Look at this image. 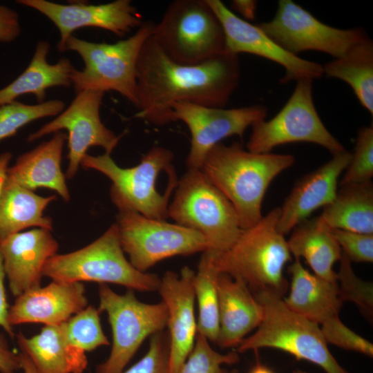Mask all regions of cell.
<instances>
[{
    "label": "cell",
    "instance_id": "4dcf8cb0",
    "mask_svg": "<svg viewBox=\"0 0 373 373\" xmlns=\"http://www.w3.org/2000/svg\"><path fill=\"white\" fill-rule=\"evenodd\" d=\"M214 251L202 255L193 278L195 298L198 303L197 334L216 343L219 332L218 277L213 263Z\"/></svg>",
    "mask_w": 373,
    "mask_h": 373
},
{
    "label": "cell",
    "instance_id": "e575fe53",
    "mask_svg": "<svg viewBox=\"0 0 373 373\" xmlns=\"http://www.w3.org/2000/svg\"><path fill=\"white\" fill-rule=\"evenodd\" d=\"M238 360L236 351L221 354L212 348L207 338L197 334L191 352L173 373H228L222 365L234 364Z\"/></svg>",
    "mask_w": 373,
    "mask_h": 373
},
{
    "label": "cell",
    "instance_id": "bcb514c9",
    "mask_svg": "<svg viewBox=\"0 0 373 373\" xmlns=\"http://www.w3.org/2000/svg\"><path fill=\"white\" fill-rule=\"evenodd\" d=\"M293 373H307V372L302 371L300 370H296L294 371Z\"/></svg>",
    "mask_w": 373,
    "mask_h": 373
},
{
    "label": "cell",
    "instance_id": "7402d4cb",
    "mask_svg": "<svg viewBox=\"0 0 373 373\" xmlns=\"http://www.w3.org/2000/svg\"><path fill=\"white\" fill-rule=\"evenodd\" d=\"M219 332L216 344L227 348L238 346L260 323V303L242 281L226 274L218 277Z\"/></svg>",
    "mask_w": 373,
    "mask_h": 373
},
{
    "label": "cell",
    "instance_id": "83f0119b",
    "mask_svg": "<svg viewBox=\"0 0 373 373\" xmlns=\"http://www.w3.org/2000/svg\"><path fill=\"white\" fill-rule=\"evenodd\" d=\"M287 242L295 259L303 258L313 274L329 282H336L334 265L339 261L342 251L329 227L320 218L306 219L296 227Z\"/></svg>",
    "mask_w": 373,
    "mask_h": 373
},
{
    "label": "cell",
    "instance_id": "52a82bcc",
    "mask_svg": "<svg viewBox=\"0 0 373 373\" xmlns=\"http://www.w3.org/2000/svg\"><path fill=\"white\" fill-rule=\"evenodd\" d=\"M173 153L168 149L154 146L131 168L119 166L111 155L86 154L81 164L84 169L98 171L112 182L110 196L119 211H135L145 217L166 220L171 192L161 193L159 178L175 172Z\"/></svg>",
    "mask_w": 373,
    "mask_h": 373
},
{
    "label": "cell",
    "instance_id": "f6af8a7d",
    "mask_svg": "<svg viewBox=\"0 0 373 373\" xmlns=\"http://www.w3.org/2000/svg\"><path fill=\"white\" fill-rule=\"evenodd\" d=\"M249 373H274V372L267 366L258 363L254 366Z\"/></svg>",
    "mask_w": 373,
    "mask_h": 373
},
{
    "label": "cell",
    "instance_id": "f35d334b",
    "mask_svg": "<svg viewBox=\"0 0 373 373\" xmlns=\"http://www.w3.org/2000/svg\"><path fill=\"white\" fill-rule=\"evenodd\" d=\"M330 229L342 253L347 256L350 262H373V234Z\"/></svg>",
    "mask_w": 373,
    "mask_h": 373
},
{
    "label": "cell",
    "instance_id": "2e32d148",
    "mask_svg": "<svg viewBox=\"0 0 373 373\" xmlns=\"http://www.w3.org/2000/svg\"><path fill=\"white\" fill-rule=\"evenodd\" d=\"M16 2L38 11L54 23L60 35L57 44L59 52H64L67 39L79 28H98L122 37L143 23L142 15L130 0L98 5L82 2L61 4L46 0Z\"/></svg>",
    "mask_w": 373,
    "mask_h": 373
},
{
    "label": "cell",
    "instance_id": "8d00e7d4",
    "mask_svg": "<svg viewBox=\"0 0 373 373\" xmlns=\"http://www.w3.org/2000/svg\"><path fill=\"white\" fill-rule=\"evenodd\" d=\"M121 373H170L168 332L164 330L151 336L149 349L144 356Z\"/></svg>",
    "mask_w": 373,
    "mask_h": 373
},
{
    "label": "cell",
    "instance_id": "7c38bea8",
    "mask_svg": "<svg viewBox=\"0 0 373 373\" xmlns=\"http://www.w3.org/2000/svg\"><path fill=\"white\" fill-rule=\"evenodd\" d=\"M115 224L124 252L141 272L162 260L209 249L204 236L198 231L135 211H119Z\"/></svg>",
    "mask_w": 373,
    "mask_h": 373
},
{
    "label": "cell",
    "instance_id": "f1b7e54d",
    "mask_svg": "<svg viewBox=\"0 0 373 373\" xmlns=\"http://www.w3.org/2000/svg\"><path fill=\"white\" fill-rule=\"evenodd\" d=\"M319 218L330 228L373 234L372 181L340 186Z\"/></svg>",
    "mask_w": 373,
    "mask_h": 373
},
{
    "label": "cell",
    "instance_id": "d6986e66",
    "mask_svg": "<svg viewBox=\"0 0 373 373\" xmlns=\"http://www.w3.org/2000/svg\"><path fill=\"white\" fill-rule=\"evenodd\" d=\"M50 231L37 227L14 233L0 242L6 278L15 298L41 286L45 265L59 249Z\"/></svg>",
    "mask_w": 373,
    "mask_h": 373
},
{
    "label": "cell",
    "instance_id": "9a60e30c",
    "mask_svg": "<svg viewBox=\"0 0 373 373\" xmlns=\"http://www.w3.org/2000/svg\"><path fill=\"white\" fill-rule=\"evenodd\" d=\"M172 111L173 121L184 122L191 133L186 160L189 169H201L213 146L229 137L242 138L248 127L267 117V108L262 105L224 108L178 102L173 105Z\"/></svg>",
    "mask_w": 373,
    "mask_h": 373
},
{
    "label": "cell",
    "instance_id": "5bb4252c",
    "mask_svg": "<svg viewBox=\"0 0 373 373\" xmlns=\"http://www.w3.org/2000/svg\"><path fill=\"white\" fill-rule=\"evenodd\" d=\"M104 95V93L93 90L76 93L68 108L28 137V142H32L50 133L61 130L68 131V165L65 176L68 179L75 175L89 148L99 146L111 155L122 137V135H115L101 120L99 111Z\"/></svg>",
    "mask_w": 373,
    "mask_h": 373
},
{
    "label": "cell",
    "instance_id": "ffe728a7",
    "mask_svg": "<svg viewBox=\"0 0 373 373\" xmlns=\"http://www.w3.org/2000/svg\"><path fill=\"white\" fill-rule=\"evenodd\" d=\"M351 157L352 153L346 150L334 153L328 162L295 184L280 207L277 229L280 233H288L313 211L333 201L338 191V178Z\"/></svg>",
    "mask_w": 373,
    "mask_h": 373
},
{
    "label": "cell",
    "instance_id": "ba28073f",
    "mask_svg": "<svg viewBox=\"0 0 373 373\" xmlns=\"http://www.w3.org/2000/svg\"><path fill=\"white\" fill-rule=\"evenodd\" d=\"M175 189L169 206V217L177 224L202 234L208 250L216 253L227 250L242 230L227 198L200 169H189Z\"/></svg>",
    "mask_w": 373,
    "mask_h": 373
},
{
    "label": "cell",
    "instance_id": "8fae6325",
    "mask_svg": "<svg viewBox=\"0 0 373 373\" xmlns=\"http://www.w3.org/2000/svg\"><path fill=\"white\" fill-rule=\"evenodd\" d=\"M281 110L269 120L254 124L247 149L268 153L276 146L294 142L316 144L332 154L345 150L327 129L315 108L312 80L302 79Z\"/></svg>",
    "mask_w": 373,
    "mask_h": 373
},
{
    "label": "cell",
    "instance_id": "1f68e13d",
    "mask_svg": "<svg viewBox=\"0 0 373 373\" xmlns=\"http://www.w3.org/2000/svg\"><path fill=\"white\" fill-rule=\"evenodd\" d=\"M65 109V103L50 99L36 104L17 100L0 106V141L13 136L23 126L47 117L56 116Z\"/></svg>",
    "mask_w": 373,
    "mask_h": 373
},
{
    "label": "cell",
    "instance_id": "e0dca14e",
    "mask_svg": "<svg viewBox=\"0 0 373 373\" xmlns=\"http://www.w3.org/2000/svg\"><path fill=\"white\" fill-rule=\"evenodd\" d=\"M220 20L225 35L226 50L234 55H255L278 64L285 69L281 82L323 75V66L294 55L278 46L259 26L242 19L220 0H207Z\"/></svg>",
    "mask_w": 373,
    "mask_h": 373
},
{
    "label": "cell",
    "instance_id": "ee69618b",
    "mask_svg": "<svg viewBox=\"0 0 373 373\" xmlns=\"http://www.w3.org/2000/svg\"><path fill=\"white\" fill-rule=\"evenodd\" d=\"M18 354L23 373H39L31 360L25 353L20 351Z\"/></svg>",
    "mask_w": 373,
    "mask_h": 373
},
{
    "label": "cell",
    "instance_id": "7dc6e473",
    "mask_svg": "<svg viewBox=\"0 0 373 373\" xmlns=\"http://www.w3.org/2000/svg\"><path fill=\"white\" fill-rule=\"evenodd\" d=\"M228 373H238V370L234 369L233 370H231L230 372H228Z\"/></svg>",
    "mask_w": 373,
    "mask_h": 373
},
{
    "label": "cell",
    "instance_id": "b9f144b4",
    "mask_svg": "<svg viewBox=\"0 0 373 373\" xmlns=\"http://www.w3.org/2000/svg\"><path fill=\"white\" fill-rule=\"evenodd\" d=\"M6 274L4 271L3 259L0 254V327L12 338L15 336L12 326L9 323L8 314L10 306L7 301L5 288Z\"/></svg>",
    "mask_w": 373,
    "mask_h": 373
},
{
    "label": "cell",
    "instance_id": "cb8c5ba5",
    "mask_svg": "<svg viewBox=\"0 0 373 373\" xmlns=\"http://www.w3.org/2000/svg\"><path fill=\"white\" fill-rule=\"evenodd\" d=\"M67 135L62 131L54 133L48 140L21 154L15 164L8 167L9 178L30 191L46 188L57 192L65 201L70 193L61 169L63 148Z\"/></svg>",
    "mask_w": 373,
    "mask_h": 373
},
{
    "label": "cell",
    "instance_id": "60d3db41",
    "mask_svg": "<svg viewBox=\"0 0 373 373\" xmlns=\"http://www.w3.org/2000/svg\"><path fill=\"white\" fill-rule=\"evenodd\" d=\"M21 370L19 354L10 347L3 334H0V373H17Z\"/></svg>",
    "mask_w": 373,
    "mask_h": 373
},
{
    "label": "cell",
    "instance_id": "f546056e",
    "mask_svg": "<svg viewBox=\"0 0 373 373\" xmlns=\"http://www.w3.org/2000/svg\"><path fill=\"white\" fill-rule=\"evenodd\" d=\"M323 74L349 84L361 104L373 114V42L369 37L323 66Z\"/></svg>",
    "mask_w": 373,
    "mask_h": 373
},
{
    "label": "cell",
    "instance_id": "836d02e7",
    "mask_svg": "<svg viewBox=\"0 0 373 373\" xmlns=\"http://www.w3.org/2000/svg\"><path fill=\"white\" fill-rule=\"evenodd\" d=\"M336 283L340 300L352 302L370 322L373 320V285L354 273L350 260L342 253Z\"/></svg>",
    "mask_w": 373,
    "mask_h": 373
},
{
    "label": "cell",
    "instance_id": "ab89813d",
    "mask_svg": "<svg viewBox=\"0 0 373 373\" xmlns=\"http://www.w3.org/2000/svg\"><path fill=\"white\" fill-rule=\"evenodd\" d=\"M21 31L18 13L10 8L0 4V42L13 41L19 36Z\"/></svg>",
    "mask_w": 373,
    "mask_h": 373
},
{
    "label": "cell",
    "instance_id": "d590c367",
    "mask_svg": "<svg viewBox=\"0 0 373 373\" xmlns=\"http://www.w3.org/2000/svg\"><path fill=\"white\" fill-rule=\"evenodd\" d=\"M373 177V125L358 130L354 153L339 186L370 182Z\"/></svg>",
    "mask_w": 373,
    "mask_h": 373
},
{
    "label": "cell",
    "instance_id": "74e56055",
    "mask_svg": "<svg viewBox=\"0 0 373 373\" xmlns=\"http://www.w3.org/2000/svg\"><path fill=\"white\" fill-rule=\"evenodd\" d=\"M327 343L343 350L354 351L367 356H373V345L334 318L319 326Z\"/></svg>",
    "mask_w": 373,
    "mask_h": 373
},
{
    "label": "cell",
    "instance_id": "8992f818",
    "mask_svg": "<svg viewBox=\"0 0 373 373\" xmlns=\"http://www.w3.org/2000/svg\"><path fill=\"white\" fill-rule=\"evenodd\" d=\"M43 276L52 280L112 283L140 291H155L160 283L155 274L137 270L126 258L116 224L87 246L50 258Z\"/></svg>",
    "mask_w": 373,
    "mask_h": 373
},
{
    "label": "cell",
    "instance_id": "4fadbf2b",
    "mask_svg": "<svg viewBox=\"0 0 373 373\" xmlns=\"http://www.w3.org/2000/svg\"><path fill=\"white\" fill-rule=\"evenodd\" d=\"M258 25L283 49L296 56L316 50L337 58L368 37L360 28L339 29L323 23L291 0H280L274 18Z\"/></svg>",
    "mask_w": 373,
    "mask_h": 373
},
{
    "label": "cell",
    "instance_id": "5b68a950",
    "mask_svg": "<svg viewBox=\"0 0 373 373\" xmlns=\"http://www.w3.org/2000/svg\"><path fill=\"white\" fill-rule=\"evenodd\" d=\"M154 26L151 21L143 22L132 36L114 44L92 42L71 35L64 52H77L84 63L82 70L75 68L71 74L75 93L86 90L115 91L137 107V64Z\"/></svg>",
    "mask_w": 373,
    "mask_h": 373
},
{
    "label": "cell",
    "instance_id": "7bdbcfd3",
    "mask_svg": "<svg viewBox=\"0 0 373 373\" xmlns=\"http://www.w3.org/2000/svg\"><path fill=\"white\" fill-rule=\"evenodd\" d=\"M233 9L240 14L242 19L254 20L256 17L257 3L252 0H234L231 2Z\"/></svg>",
    "mask_w": 373,
    "mask_h": 373
},
{
    "label": "cell",
    "instance_id": "4316f807",
    "mask_svg": "<svg viewBox=\"0 0 373 373\" xmlns=\"http://www.w3.org/2000/svg\"><path fill=\"white\" fill-rule=\"evenodd\" d=\"M50 48L47 41L37 42L27 68L10 84L0 89V106L15 101L25 94L34 95L37 102L41 103L48 88L72 86L71 74L75 68L71 61L62 57L57 63L50 64L47 59Z\"/></svg>",
    "mask_w": 373,
    "mask_h": 373
},
{
    "label": "cell",
    "instance_id": "484cf974",
    "mask_svg": "<svg viewBox=\"0 0 373 373\" xmlns=\"http://www.w3.org/2000/svg\"><path fill=\"white\" fill-rule=\"evenodd\" d=\"M17 341L20 351L29 357L39 373H83L87 367L86 353L68 341L65 323L44 325L30 338L20 332Z\"/></svg>",
    "mask_w": 373,
    "mask_h": 373
},
{
    "label": "cell",
    "instance_id": "44dd1931",
    "mask_svg": "<svg viewBox=\"0 0 373 373\" xmlns=\"http://www.w3.org/2000/svg\"><path fill=\"white\" fill-rule=\"evenodd\" d=\"M88 306L82 283L52 280L16 297L10 306L11 326L23 323L55 325L66 322Z\"/></svg>",
    "mask_w": 373,
    "mask_h": 373
},
{
    "label": "cell",
    "instance_id": "7a4b0ae2",
    "mask_svg": "<svg viewBox=\"0 0 373 373\" xmlns=\"http://www.w3.org/2000/svg\"><path fill=\"white\" fill-rule=\"evenodd\" d=\"M294 161L289 154L256 153L238 142H220L208 153L200 169L231 202L241 229H246L263 216L262 203L270 183Z\"/></svg>",
    "mask_w": 373,
    "mask_h": 373
},
{
    "label": "cell",
    "instance_id": "6da1fadb",
    "mask_svg": "<svg viewBox=\"0 0 373 373\" xmlns=\"http://www.w3.org/2000/svg\"><path fill=\"white\" fill-rule=\"evenodd\" d=\"M237 55L227 51L194 65L172 60L151 35L141 50L136 70L137 118L157 126L173 121L178 102L224 108L240 79Z\"/></svg>",
    "mask_w": 373,
    "mask_h": 373
},
{
    "label": "cell",
    "instance_id": "d6a6232c",
    "mask_svg": "<svg viewBox=\"0 0 373 373\" xmlns=\"http://www.w3.org/2000/svg\"><path fill=\"white\" fill-rule=\"evenodd\" d=\"M100 313L94 306L88 305L65 322L67 339L72 347L86 353L109 345L101 325Z\"/></svg>",
    "mask_w": 373,
    "mask_h": 373
},
{
    "label": "cell",
    "instance_id": "3957f363",
    "mask_svg": "<svg viewBox=\"0 0 373 373\" xmlns=\"http://www.w3.org/2000/svg\"><path fill=\"white\" fill-rule=\"evenodd\" d=\"M279 216L280 207L273 209L255 225L242 229L227 250L214 252L217 271L242 281L254 294L269 291L283 297L288 287L283 271L291 255L277 229Z\"/></svg>",
    "mask_w": 373,
    "mask_h": 373
},
{
    "label": "cell",
    "instance_id": "603a6c76",
    "mask_svg": "<svg viewBox=\"0 0 373 373\" xmlns=\"http://www.w3.org/2000/svg\"><path fill=\"white\" fill-rule=\"evenodd\" d=\"M11 157L10 152L0 155V242L32 227L52 231V218L44 211L57 199L37 195L12 181L8 175Z\"/></svg>",
    "mask_w": 373,
    "mask_h": 373
},
{
    "label": "cell",
    "instance_id": "ac0fdd59",
    "mask_svg": "<svg viewBox=\"0 0 373 373\" xmlns=\"http://www.w3.org/2000/svg\"><path fill=\"white\" fill-rule=\"evenodd\" d=\"M194 276L195 271L188 266L182 267L180 274L167 271L160 278L157 289L167 310L170 373L186 359L197 335Z\"/></svg>",
    "mask_w": 373,
    "mask_h": 373
},
{
    "label": "cell",
    "instance_id": "277c9868",
    "mask_svg": "<svg viewBox=\"0 0 373 373\" xmlns=\"http://www.w3.org/2000/svg\"><path fill=\"white\" fill-rule=\"evenodd\" d=\"M254 294L262 307V318L256 332L237 346L238 353L277 349L317 365L326 373H347L328 349L318 324L289 309L282 296L269 291Z\"/></svg>",
    "mask_w": 373,
    "mask_h": 373
},
{
    "label": "cell",
    "instance_id": "d4e9b609",
    "mask_svg": "<svg viewBox=\"0 0 373 373\" xmlns=\"http://www.w3.org/2000/svg\"><path fill=\"white\" fill-rule=\"evenodd\" d=\"M291 284L285 305L294 312L318 324L338 316L343 303L339 298L337 283L329 282L305 269L300 259L288 268Z\"/></svg>",
    "mask_w": 373,
    "mask_h": 373
},
{
    "label": "cell",
    "instance_id": "30bf717a",
    "mask_svg": "<svg viewBox=\"0 0 373 373\" xmlns=\"http://www.w3.org/2000/svg\"><path fill=\"white\" fill-rule=\"evenodd\" d=\"M99 311L107 314L112 331V347L108 358L95 373H121L145 339L164 331L167 323L164 303L139 300L134 290L119 294L106 284H99Z\"/></svg>",
    "mask_w": 373,
    "mask_h": 373
},
{
    "label": "cell",
    "instance_id": "9c48e42d",
    "mask_svg": "<svg viewBox=\"0 0 373 373\" xmlns=\"http://www.w3.org/2000/svg\"><path fill=\"white\" fill-rule=\"evenodd\" d=\"M153 37L174 61L200 64L226 50L222 26L207 0H175L155 24Z\"/></svg>",
    "mask_w": 373,
    "mask_h": 373
}]
</instances>
